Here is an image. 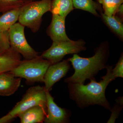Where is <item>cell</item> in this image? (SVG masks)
Masks as SVG:
<instances>
[{
    "mask_svg": "<svg viewBox=\"0 0 123 123\" xmlns=\"http://www.w3.org/2000/svg\"><path fill=\"white\" fill-rule=\"evenodd\" d=\"M117 14V16L119 17L121 20H123V5L122 4L120 5L117 10L116 13Z\"/></svg>",
    "mask_w": 123,
    "mask_h": 123,
    "instance_id": "obj_24",
    "label": "cell"
},
{
    "mask_svg": "<svg viewBox=\"0 0 123 123\" xmlns=\"http://www.w3.org/2000/svg\"><path fill=\"white\" fill-rule=\"evenodd\" d=\"M8 31L0 32V54L10 47Z\"/></svg>",
    "mask_w": 123,
    "mask_h": 123,
    "instance_id": "obj_21",
    "label": "cell"
},
{
    "mask_svg": "<svg viewBox=\"0 0 123 123\" xmlns=\"http://www.w3.org/2000/svg\"><path fill=\"white\" fill-rule=\"evenodd\" d=\"M47 96L44 86H36L29 88L21 101L8 113L14 119L18 115L29 108L39 105L46 108Z\"/></svg>",
    "mask_w": 123,
    "mask_h": 123,
    "instance_id": "obj_6",
    "label": "cell"
},
{
    "mask_svg": "<svg viewBox=\"0 0 123 123\" xmlns=\"http://www.w3.org/2000/svg\"><path fill=\"white\" fill-rule=\"evenodd\" d=\"M116 103L111 108V115L107 123H115L116 119L118 117L123 108V97H119L115 100Z\"/></svg>",
    "mask_w": 123,
    "mask_h": 123,
    "instance_id": "obj_20",
    "label": "cell"
},
{
    "mask_svg": "<svg viewBox=\"0 0 123 123\" xmlns=\"http://www.w3.org/2000/svg\"><path fill=\"white\" fill-rule=\"evenodd\" d=\"M24 28L19 23H16L8 31L9 39L10 46L17 52L22 55L25 60L34 59L39 56L29 44L24 33Z\"/></svg>",
    "mask_w": 123,
    "mask_h": 123,
    "instance_id": "obj_7",
    "label": "cell"
},
{
    "mask_svg": "<svg viewBox=\"0 0 123 123\" xmlns=\"http://www.w3.org/2000/svg\"><path fill=\"white\" fill-rule=\"evenodd\" d=\"M51 64L39 55L32 59L22 61L10 72L15 77L25 79L28 83L43 82L44 75Z\"/></svg>",
    "mask_w": 123,
    "mask_h": 123,
    "instance_id": "obj_4",
    "label": "cell"
},
{
    "mask_svg": "<svg viewBox=\"0 0 123 123\" xmlns=\"http://www.w3.org/2000/svg\"><path fill=\"white\" fill-rule=\"evenodd\" d=\"M85 44V42L82 39L53 42L50 47L40 56L52 64L61 61L66 55L77 54L86 50Z\"/></svg>",
    "mask_w": 123,
    "mask_h": 123,
    "instance_id": "obj_5",
    "label": "cell"
},
{
    "mask_svg": "<svg viewBox=\"0 0 123 123\" xmlns=\"http://www.w3.org/2000/svg\"><path fill=\"white\" fill-rule=\"evenodd\" d=\"M22 0L23 1L24 3H25L32 1L33 0Z\"/></svg>",
    "mask_w": 123,
    "mask_h": 123,
    "instance_id": "obj_25",
    "label": "cell"
},
{
    "mask_svg": "<svg viewBox=\"0 0 123 123\" xmlns=\"http://www.w3.org/2000/svg\"><path fill=\"white\" fill-rule=\"evenodd\" d=\"M73 3L75 8L88 11L96 17L100 16L98 11L102 12L99 5L93 0H73Z\"/></svg>",
    "mask_w": 123,
    "mask_h": 123,
    "instance_id": "obj_17",
    "label": "cell"
},
{
    "mask_svg": "<svg viewBox=\"0 0 123 123\" xmlns=\"http://www.w3.org/2000/svg\"><path fill=\"white\" fill-rule=\"evenodd\" d=\"M102 5L104 12L106 15H115L120 5L123 3V0H98Z\"/></svg>",
    "mask_w": 123,
    "mask_h": 123,
    "instance_id": "obj_18",
    "label": "cell"
},
{
    "mask_svg": "<svg viewBox=\"0 0 123 123\" xmlns=\"http://www.w3.org/2000/svg\"><path fill=\"white\" fill-rule=\"evenodd\" d=\"M46 93L47 113L44 123H65L69 122L70 111L57 105L49 91H46Z\"/></svg>",
    "mask_w": 123,
    "mask_h": 123,
    "instance_id": "obj_8",
    "label": "cell"
},
{
    "mask_svg": "<svg viewBox=\"0 0 123 123\" xmlns=\"http://www.w3.org/2000/svg\"><path fill=\"white\" fill-rule=\"evenodd\" d=\"M21 55L10 47L0 54V74L10 72L22 61Z\"/></svg>",
    "mask_w": 123,
    "mask_h": 123,
    "instance_id": "obj_12",
    "label": "cell"
},
{
    "mask_svg": "<svg viewBox=\"0 0 123 123\" xmlns=\"http://www.w3.org/2000/svg\"><path fill=\"white\" fill-rule=\"evenodd\" d=\"M24 4L22 0H0V13L21 8Z\"/></svg>",
    "mask_w": 123,
    "mask_h": 123,
    "instance_id": "obj_19",
    "label": "cell"
},
{
    "mask_svg": "<svg viewBox=\"0 0 123 123\" xmlns=\"http://www.w3.org/2000/svg\"><path fill=\"white\" fill-rule=\"evenodd\" d=\"M21 8L9 10L0 15V32L8 31L18 20Z\"/></svg>",
    "mask_w": 123,
    "mask_h": 123,
    "instance_id": "obj_15",
    "label": "cell"
},
{
    "mask_svg": "<svg viewBox=\"0 0 123 123\" xmlns=\"http://www.w3.org/2000/svg\"><path fill=\"white\" fill-rule=\"evenodd\" d=\"M112 75L116 79L118 77H123V55L121 54L118 61L117 62L115 67L112 69Z\"/></svg>",
    "mask_w": 123,
    "mask_h": 123,
    "instance_id": "obj_22",
    "label": "cell"
},
{
    "mask_svg": "<svg viewBox=\"0 0 123 123\" xmlns=\"http://www.w3.org/2000/svg\"><path fill=\"white\" fill-rule=\"evenodd\" d=\"M92 57L84 58L77 54L68 59L75 70L72 76L65 79L66 83L84 84L86 79L94 78L100 70L106 68L110 55L108 42H102L94 50Z\"/></svg>",
    "mask_w": 123,
    "mask_h": 123,
    "instance_id": "obj_2",
    "label": "cell"
},
{
    "mask_svg": "<svg viewBox=\"0 0 123 123\" xmlns=\"http://www.w3.org/2000/svg\"><path fill=\"white\" fill-rule=\"evenodd\" d=\"M14 118H12L8 114L0 118V123H6L10 122Z\"/></svg>",
    "mask_w": 123,
    "mask_h": 123,
    "instance_id": "obj_23",
    "label": "cell"
},
{
    "mask_svg": "<svg viewBox=\"0 0 123 123\" xmlns=\"http://www.w3.org/2000/svg\"><path fill=\"white\" fill-rule=\"evenodd\" d=\"M65 18L56 14H52L47 33L53 42L70 40L65 31Z\"/></svg>",
    "mask_w": 123,
    "mask_h": 123,
    "instance_id": "obj_10",
    "label": "cell"
},
{
    "mask_svg": "<svg viewBox=\"0 0 123 123\" xmlns=\"http://www.w3.org/2000/svg\"><path fill=\"white\" fill-rule=\"evenodd\" d=\"M112 66L107 65L106 74L98 82L94 78L91 79L90 83L86 85L68 83L69 97L76 102L78 107L84 108L98 105L111 111V107L106 98L105 92L109 84L115 79L112 75Z\"/></svg>",
    "mask_w": 123,
    "mask_h": 123,
    "instance_id": "obj_1",
    "label": "cell"
},
{
    "mask_svg": "<svg viewBox=\"0 0 123 123\" xmlns=\"http://www.w3.org/2000/svg\"><path fill=\"white\" fill-rule=\"evenodd\" d=\"M100 17L102 20L110 30L117 37L123 40V20L116 15H108L101 12Z\"/></svg>",
    "mask_w": 123,
    "mask_h": 123,
    "instance_id": "obj_14",
    "label": "cell"
},
{
    "mask_svg": "<svg viewBox=\"0 0 123 123\" xmlns=\"http://www.w3.org/2000/svg\"><path fill=\"white\" fill-rule=\"evenodd\" d=\"M70 68L68 59L51 64L46 71L43 79L46 91H50L55 84L66 76Z\"/></svg>",
    "mask_w": 123,
    "mask_h": 123,
    "instance_id": "obj_9",
    "label": "cell"
},
{
    "mask_svg": "<svg viewBox=\"0 0 123 123\" xmlns=\"http://www.w3.org/2000/svg\"><path fill=\"white\" fill-rule=\"evenodd\" d=\"M47 108L37 105L21 112L17 117L21 123H39L44 122L47 115Z\"/></svg>",
    "mask_w": 123,
    "mask_h": 123,
    "instance_id": "obj_13",
    "label": "cell"
},
{
    "mask_svg": "<svg viewBox=\"0 0 123 123\" xmlns=\"http://www.w3.org/2000/svg\"><path fill=\"white\" fill-rule=\"evenodd\" d=\"M74 9L73 0H53L52 1L50 12L66 18Z\"/></svg>",
    "mask_w": 123,
    "mask_h": 123,
    "instance_id": "obj_16",
    "label": "cell"
},
{
    "mask_svg": "<svg viewBox=\"0 0 123 123\" xmlns=\"http://www.w3.org/2000/svg\"><path fill=\"white\" fill-rule=\"evenodd\" d=\"M21 78L15 77L10 72L0 74V96L13 94L21 84Z\"/></svg>",
    "mask_w": 123,
    "mask_h": 123,
    "instance_id": "obj_11",
    "label": "cell"
},
{
    "mask_svg": "<svg viewBox=\"0 0 123 123\" xmlns=\"http://www.w3.org/2000/svg\"><path fill=\"white\" fill-rule=\"evenodd\" d=\"M51 1L41 0L24 3L21 7L18 23L33 33L37 32L41 26L43 15L50 10Z\"/></svg>",
    "mask_w": 123,
    "mask_h": 123,
    "instance_id": "obj_3",
    "label": "cell"
}]
</instances>
